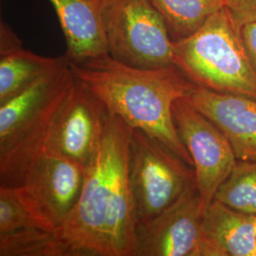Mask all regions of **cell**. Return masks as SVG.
Wrapping results in <instances>:
<instances>
[{"mask_svg":"<svg viewBox=\"0 0 256 256\" xmlns=\"http://www.w3.org/2000/svg\"><path fill=\"white\" fill-rule=\"evenodd\" d=\"M86 166L54 154L40 156L14 187L46 230L58 227L74 209L84 180Z\"/></svg>","mask_w":256,"mask_h":256,"instance_id":"obj_7","label":"cell"},{"mask_svg":"<svg viewBox=\"0 0 256 256\" xmlns=\"http://www.w3.org/2000/svg\"><path fill=\"white\" fill-rule=\"evenodd\" d=\"M206 208L196 183L146 222H138L137 256H202Z\"/></svg>","mask_w":256,"mask_h":256,"instance_id":"obj_8","label":"cell"},{"mask_svg":"<svg viewBox=\"0 0 256 256\" xmlns=\"http://www.w3.org/2000/svg\"><path fill=\"white\" fill-rule=\"evenodd\" d=\"M72 77V70L66 57L54 70L0 104V154L5 153L44 117Z\"/></svg>","mask_w":256,"mask_h":256,"instance_id":"obj_11","label":"cell"},{"mask_svg":"<svg viewBox=\"0 0 256 256\" xmlns=\"http://www.w3.org/2000/svg\"><path fill=\"white\" fill-rule=\"evenodd\" d=\"M241 34L248 54L256 70V23L241 28Z\"/></svg>","mask_w":256,"mask_h":256,"instance_id":"obj_20","label":"cell"},{"mask_svg":"<svg viewBox=\"0 0 256 256\" xmlns=\"http://www.w3.org/2000/svg\"><path fill=\"white\" fill-rule=\"evenodd\" d=\"M173 118L192 158L196 187L207 208L238 164V158L220 128L184 98L174 102Z\"/></svg>","mask_w":256,"mask_h":256,"instance_id":"obj_6","label":"cell"},{"mask_svg":"<svg viewBox=\"0 0 256 256\" xmlns=\"http://www.w3.org/2000/svg\"><path fill=\"white\" fill-rule=\"evenodd\" d=\"M214 200L234 210L256 216V160H238Z\"/></svg>","mask_w":256,"mask_h":256,"instance_id":"obj_16","label":"cell"},{"mask_svg":"<svg viewBox=\"0 0 256 256\" xmlns=\"http://www.w3.org/2000/svg\"><path fill=\"white\" fill-rule=\"evenodd\" d=\"M64 58V55L56 58L41 56L23 46L0 54V104L54 70Z\"/></svg>","mask_w":256,"mask_h":256,"instance_id":"obj_14","label":"cell"},{"mask_svg":"<svg viewBox=\"0 0 256 256\" xmlns=\"http://www.w3.org/2000/svg\"><path fill=\"white\" fill-rule=\"evenodd\" d=\"M164 18L173 41L196 32L224 8V0H150Z\"/></svg>","mask_w":256,"mask_h":256,"instance_id":"obj_15","label":"cell"},{"mask_svg":"<svg viewBox=\"0 0 256 256\" xmlns=\"http://www.w3.org/2000/svg\"></svg>","mask_w":256,"mask_h":256,"instance_id":"obj_21","label":"cell"},{"mask_svg":"<svg viewBox=\"0 0 256 256\" xmlns=\"http://www.w3.org/2000/svg\"><path fill=\"white\" fill-rule=\"evenodd\" d=\"M22 46V42L9 25L1 21L0 23V54L7 52Z\"/></svg>","mask_w":256,"mask_h":256,"instance_id":"obj_19","label":"cell"},{"mask_svg":"<svg viewBox=\"0 0 256 256\" xmlns=\"http://www.w3.org/2000/svg\"><path fill=\"white\" fill-rule=\"evenodd\" d=\"M256 218L214 200L204 214L202 256H256Z\"/></svg>","mask_w":256,"mask_h":256,"instance_id":"obj_13","label":"cell"},{"mask_svg":"<svg viewBox=\"0 0 256 256\" xmlns=\"http://www.w3.org/2000/svg\"><path fill=\"white\" fill-rule=\"evenodd\" d=\"M70 66L75 78L108 112L160 140L192 167L174 126L173 106L196 84L178 66L138 68L110 54Z\"/></svg>","mask_w":256,"mask_h":256,"instance_id":"obj_2","label":"cell"},{"mask_svg":"<svg viewBox=\"0 0 256 256\" xmlns=\"http://www.w3.org/2000/svg\"><path fill=\"white\" fill-rule=\"evenodd\" d=\"M28 229L46 230L32 214L14 187L0 186V236Z\"/></svg>","mask_w":256,"mask_h":256,"instance_id":"obj_17","label":"cell"},{"mask_svg":"<svg viewBox=\"0 0 256 256\" xmlns=\"http://www.w3.org/2000/svg\"><path fill=\"white\" fill-rule=\"evenodd\" d=\"M174 64L194 84L256 98V70L241 28L225 8L191 36L174 42Z\"/></svg>","mask_w":256,"mask_h":256,"instance_id":"obj_3","label":"cell"},{"mask_svg":"<svg viewBox=\"0 0 256 256\" xmlns=\"http://www.w3.org/2000/svg\"><path fill=\"white\" fill-rule=\"evenodd\" d=\"M224 8L240 28L256 23V0H224Z\"/></svg>","mask_w":256,"mask_h":256,"instance_id":"obj_18","label":"cell"},{"mask_svg":"<svg viewBox=\"0 0 256 256\" xmlns=\"http://www.w3.org/2000/svg\"><path fill=\"white\" fill-rule=\"evenodd\" d=\"M102 16L110 57L138 68L174 66V41L150 0H102Z\"/></svg>","mask_w":256,"mask_h":256,"instance_id":"obj_4","label":"cell"},{"mask_svg":"<svg viewBox=\"0 0 256 256\" xmlns=\"http://www.w3.org/2000/svg\"><path fill=\"white\" fill-rule=\"evenodd\" d=\"M128 172L138 222L154 218L196 182L191 165L140 129L130 128Z\"/></svg>","mask_w":256,"mask_h":256,"instance_id":"obj_5","label":"cell"},{"mask_svg":"<svg viewBox=\"0 0 256 256\" xmlns=\"http://www.w3.org/2000/svg\"><path fill=\"white\" fill-rule=\"evenodd\" d=\"M184 99L220 128L238 160H256V98L196 86Z\"/></svg>","mask_w":256,"mask_h":256,"instance_id":"obj_10","label":"cell"},{"mask_svg":"<svg viewBox=\"0 0 256 256\" xmlns=\"http://www.w3.org/2000/svg\"><path fill=\"white\" fill-rule=\"evenodd\" d=\"M64 34L70 63L108 54L102 24V0H48Z\"/></svg>","mask_w":256,"mask_h":256,"instance_id":"obj_12","label":"cell"},{"mask_svg":"<svg viewBox=\"0 0 256 256\" xmlns=\"http://www.w3.org/2000/svg\"><path fill=\"white\" fill-rule=\"evenodd\" d=\"M102 111L101 102L74 76L55 118L45 154L62 156L86 166L98 140Z\"/></svg>","mask_w":256,"mask_h":256,"instance_id":"obj_9","label":"cell"},{"mask_svg":"<svg viewBox=\"0 0 256 256\" xmlns=\"http://www.w3.org/2000/svg\"><path fill=\"white\" fill-rule=\"evenodd\" d=\"M130 128L104 108L79 198L52 230H36L28 256H137L138 220L128 172Z\"/></svg>","mask_w":256,"mask_h":256,"instance_id":"obj_1","label":"cell"}]
</instances>
